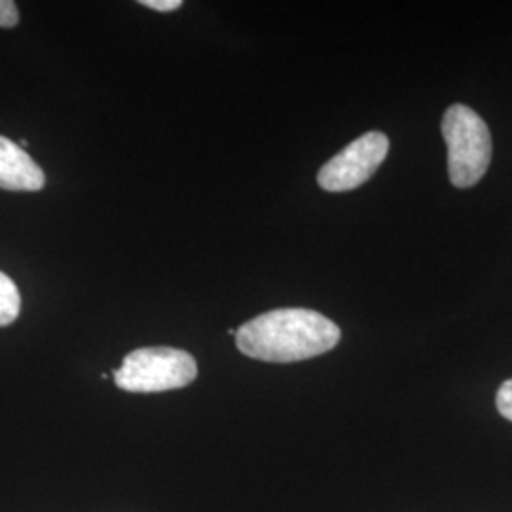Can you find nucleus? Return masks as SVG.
Masks as SVG:
<instances>
[{
	"mask_svg": "<svg viewBox=\"0 0 512 512\" xmlns=\"http://www.w3.org/2000/svg\"><path fill=\"white\" fill-rule=\"evenodd\" d=\"M21 294L16 283L0 272V327L12 325L19 317Z\"/></svg>",
	"mask_w": 512,
	"mask_h": 512,
	"instance_id": "423d86ee",
	"label": "nucleus"
},
{
	"mask_svg": "<svg viewBox=\"0 0 512 512\" xmlns=\"http://www.w3.org/2000/svg\"><path fill=\"white\" fill-rule=\"evenodd\" d=\"M495 404H497L499 414L505 420L512 421V380H507L505 384L499 387L497 397H495Z\"/></svg>",
	"mask_w": 512,
	"mask_h": 512,
	"instance_id": "0eeeda50",
	"label": "nucleus"
},
{
	"mask_svg": "<svg viewBox=\"0 0 512 512\" xmlns=\"http://www.w3.org/2000/svg\"><path fill=\"white\" fill-rule=\"evenodd\" d=\"M342 332L319 311L283 308L266 311L236 330L238 349L256 361L296 363L323 355Z\"/></svg>",
	"mask_w": 512,
	"mask_h": 512,
	"instance_id": "f257e3e1",
	"label": "nucleus"
},
{
	"mask_svg": "<svg viewBox=\"0 0 512 512\" xmlns=\"http://www.w3.org/2000/svg\"><path fill=\"white\" fill-rule=\"evenodd\" d=\"M196 376L198 365L188 351L160 346L131 351L114 372V382L129 393H162L186 387Z\"/></svg>",
	"mask_w": 512,
	"mask_h": 512,
	"instance_id": "7ed1b4c3",
	"label": "nucleus"
},
{
	"mask_svg": "<svg viewBox=\"0 0 512 512\" xmlns=\"http://www.w3.org/2000/svg\"><path fill=\"white\" fill-rule=\"evenodd\" d=\"M19 23V10L16 2L0 0V27L12 29Z\"/></svg>",
	"mask_w": 512,
	"mask_h": 512,
	"instance_id": "6e6552de",
	"label": "nucleus"
},
{
	"mask_svg": "<svg viewBox=\"0 0 512 512\" xmlns=\"http://www.w3.org/2000/svg\"><path fill=\"white\" fill-rule=\"evenodd\" d=\"M141 4L156 12H173L183 6L181 0H141Z\"/></svg>",
	"mask_w": 512,
	"mask_h": 512,
	"instance_id": "1a4fd4ad",
	"label": "nucleus"
},
{
	"mask_svg": "<svg viewBox=\"0 0 512 512\" xmlns=\"http://www.w3.org/2000/svg\"><path fill=\"white\" fill-rule=\"evenodd\" d=\"M46 184L40 165L10 139L0 135V188L10 192H38Z\"/></svg>",
	"mask_w": 512,
	"mask_h": 512,
	"instance_id": "39448f33",
	"label": "nucleus"
},
{
	"mask_svg": "<svg viewBox=\"0 0 512 512\" xmlns=\"http://www.w3.org/2000/svg\"><path fill=\"white\" fill-rule=\"evenodd\" d=\"M442 135L448 147V173L458 188L475 186L492 162V135L475 110L454 105L442 118Z\"/></svg>",
	"mask_w": 512,
	"mask_h": 512,
	"instance_id": "f03ea898",
	"label": "nucleus"
},
{
	"mask_svg": "<svg viewBox=\"0 0 512 512\" xmlns=\"http://www.w3.org/2000/svg\"><path fill=\"white\" fill-rule=\"evenodd\" d=\"M389 152V139L382 131H368L321 167L317 183L327 192H348L365 184Z\"/></svg>",
	"mask_w": 512,
	"mask_h": 512,
	"instance_id": "20e7f679",
	"label": "nucleus"
}]
</instances>
